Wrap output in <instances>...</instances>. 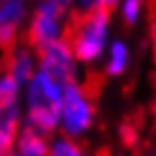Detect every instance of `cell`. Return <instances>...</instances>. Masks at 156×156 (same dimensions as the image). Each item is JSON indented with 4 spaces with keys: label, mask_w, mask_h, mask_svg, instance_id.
<instances>
[{
    "label": "cell",
    "mask_w": 156,
    "mask_h": 156,
    "mask_svg": "<svg viewBox=\"0 0 156 156\" xmlns=\"http://www.w3.org/2000/svg\"><path fill=\"white\" fill-rule=\"evenodd\" d=\"M98 120V104H95L93 90L86 82H77L63 88L61 109H59V136L82 140L95 127Z\"/></svg>",
    "instance_id": "3957f363"
},
{
    "label": "cell",
    "mask_w": 156,
    "mask_h": 156,
    "mask_svg": "<svg viewBox=\"0 0 156 156\" xmlns=\"http://www.w3.org/2000/svg\"><path fill=\"white\" fill-rule=\"evenodd\" d=\"M73 16H75L73 12H66V9H59L55 5L43 2V0H36L32 5V14L23 34V43L30 45L34 52L63 43L68 39Z\"/></svg>",
    "instance_id": "277c9868"
},
{
    "label": "cell",
    "mask_w": 156,
    "mask_h": 156,
    "mask_svg": "<svg viewBox=\"0 0 156 156\" xmlns=\"http://www.w3.org/2000/svg\"><path fill=\"white\" fill-rule=\"evenodd\" d=\"M147 156H156V145H154V147H152V152H149Z\"/></svg>",
    "instance_id": "2e32d148"
},
{
    "label": "cell",
    "mask_w": 156,
    "mask_h": 156,
    "mask_svg": "<svg viewBox=\"0 0 156 156\" xmlns=\"http://www.w3.org/2000/svg\"><path fill=\"white\" fill-rule=\"evenodd\" d=\"M5 73H9L20 86H25L32 79V75L39 70V55L25 43H18L5 55Z\"/></svg>",
    "instance_id": "ba28073f"
},
{
    "label": "cell",
    "mask_w": 156,
    "mask_h": 156,
    "mask_svg": "<svg viewBox=\"0 0 156 156\" xmlns=\"http://www.w3.org/2000/svg\"><path fill=\"white\" fill-rule=\"evenodd\" d=\"M48 5H55L59 9H66V12H73L75 14V0H43Z\"/></svg>",
    "instance_id": "5bb4252c"
},
{
    "label": "cell",
    "mask_w": 156,
    "mask_h": 156,
    "mask_svg": "<svg viewBox=\"0 0 156 156\" xmlns=\"http://www.w3.org/2000/svg\"><path fill=\"white\" fill-rule=\"evenodd\" d=\"M36 55H39V70L52 77L55 82H59L63 88L70 84L84 82V68L79 66V61L75 59L66 41L48 48V50H41Z\"/></svg>",
    "instance_id": "8992f818"
},
{
    "label": "cell",
    "mask_w": 156,
    "mask_h": 156,
    "mask_svg": "<svg viewBox=\"0 0 156 156\" xmlns=\"http://www.w3.org/2000/svg\"><path fill=\"white\" fill-rule=\"evenodd\" d=\"M48 156H93L90 149L86 147L82 140H73L66 136H52L50 138V149Z\"/></svg>",
    "instance_id": "8fae6325"
},
{
    "label": "cell",
    "mask_w": 156,
    "mask_h": 156,
    "mask_svg": "<svg viewBox=\"0 0 156 156\" xmlns=\"http://www.w3.org/2000/svg\"><path fill=\"white\" fill-rule=\"evenodd\" d=\"M63 86L36 70L23 86V127L52 138L59 131V109H61Z\"/></svg>",
    "instance_id": "6da1fadb"
},
{
    "label": "cell",
    "mask_w": 156,
    "mask_h": 156,
    "mask_svg": "<svg viewBox=\"0 0 156 156\" xmlns=\"http://www.w3.org/2000/svg\"><path fill=\"white\" fill-rule=\"evenodd\" d=\"M120 0H75V14L90 12H113Z\"/></svg>",
    "instance_id": "4fadbf2b"
},
{
    "label": "cell",
    "mask_w": 156,
    "mask_h": 156,
    "mask_svg": "<svg viewBox=\"0 0 156 156\" xmlns=\"http://www.w3.org/2000/svg\"><path fill=\"white\" fill-rule=\"evenodd\" d=\"M23 131V86L0 70V156H9Z\"/></svg>",
    "instance_id": "5b68a950"
},
{
    "label": "cell",
    "mask_w": 156,
    "mask_h": 156,
    "mask_svg": "<svg viewBox=\"0 0 156 156\" xmlns=\"http://www.w3.org/2000/svg\"><path fill=\"white\" fill-rule=\"evenodd\" d=\"M115 12L125 25H136L145 16V0H120L115 5Z\"/></svg>",
    "instance_id": "7c38bea8"
},
{
    "label": "cell",
    "mask_w": 156,
    "mask_h": 156,
    "mask_svg": "<svg viewBox=\"0 0 156 156\" xmlns=\"http://www.w3.org/2000/svg\"><path fill=\"white\" fill-rule=\"evenodd\" d=\"M113 39L115 36L111 12H90L73 16L66 43L79 61V66L86 70V68L102 66V59Z\"/></svg>",
    "instance_id": "7a4b0ae2"
},
{
    "label": "cell",
    "mask_w": 156,
    "mask_h": 156,
    "mask_svg": "<svg viewBox=\"0 0 156 156\" xmlns=\"http://www.w3.org/2000/svg\"><path fill=\"white\" fill-rule=\"evenodd\" d=\"M30 0H2L0 2V45L12 50L14 45L23 43V34L32 14Z\"/></svg>",
    "instance_id": "52a82bcc"
},
{
    "label": "cell",
    "mask_w": 156,
    "mask_h": 156,
    "mask_svg": "<svg viewBox=\"0 0 156 156\" xmlns=\"http://www.w3.org/2000/svg\"><path fill=\"white\" fill-rule=\"evenodd\" d=\"M115 156H125V154H115Z\"/></svg>",
    "instance_id": "e0dca14e"
},
{
    "label": "cell",
    "mask_w": 156,
    "mask_h": 156,
    "mask_svg": "<svg viewBox=\"0 0 156 156\" xmlns=\"http://www.w3.org/2000/svg\"><path fill=\"white\" fill-rule=\"evenodd\" d=\"M48 149H50V138L23 127V131L18 133V140H16L12 152L20 154V156H48Z\"/></svg>",
    "instance_id": "30bf717a"
},
{
    "label": "cell",
    "mask_w": 156,
    "mask_h": 156,
    "mask_svg": "<svg viewBox=\"0 0 156 156\" xmlns=\"http://www.w3.org/2000/svg\"><path fill=\"white\" fill-rule=\"evenodd\" d=\"M5 55H7V50L0 45V70H2V66H5Z\"/></svg>",
    "instance_id": "9a60e30c"
},
{
    "label": "cell",
    "mask_w": 156,
    "mask_h": 156,
    "mask_svg": "<svg viewBox=\"0 0 156 156\" xmlns=\"http://www.w3.org/2000/svg\"><path fill=\"white\" fill-rule=\"evenodd\" d=\"M131 59H133L131 45L125 39H113L104 59H102V70H104L106 77H113V79L122 77V75H127L129 66H131Z\"/></svg>",
    "instance_id": "9c48e42d"
},
{
    "label": "cell",
    "mask_w": 156,
    "mask_h": 156,
    "mask_svg": "<svg viewBox=\"0 0 156 156\" xmlns=\"http://www.w3.org/2000/svg\"><path fill=\"white\" fill-rule=\"evenodd\" d=\"M0 2H2V0H0Z\"/></svg>",
    "instance_id": "ac0fdd59"
}]
</instances>
